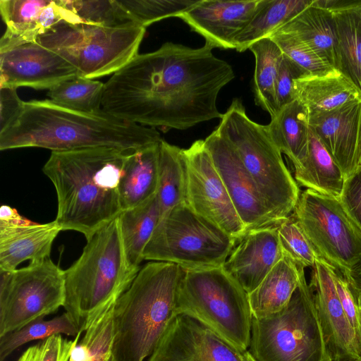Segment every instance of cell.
<instances>
[{"label": "cell", "instance_id": "obj_1", "mask_svg": "<svg viewBox=\"0 0 361 361\" xmlns=\"http://www.w3.org/2000/svg\"><path fill=\"white\" fill-rule=\"evenodd\" d=\"M212 49L169 42L137 54L104 83L102 111L154 128L186 130L221 119L217 97L235 74Z\"/></svg>", "mask_w": 361, "mask_h": 361}, {"label": "cell", "instance_id": "obj_2", "mask_svg": "<svg viewBox=\"0 0 361 361\" xmlns=\"http://www.w3.org/2000/svg\"><path fill=\"white\" fill-rule=\"evenodd\" d=\"M154 128L128 122L104 111L87 114L50 99L24 102L16 120L0 133V150L40 147L51 152L111 147L127 153L159 143Z\"/></svg>", "mask_w": 361, "mask_h": 361}, {"label": "cell", "instance_id": "obj_3", "mask_svg": "<svg viewBox=\"0 0 361 361\" xmlns=\"http://www.w3.org/2000/svg\"><path fill=\"white\" fill-rule=\"evenodd\" d=\"M129 154L111 147L51 152L42 171L56 191L61 231L88 240L119 216L118 183Z\"/></svg>", "mask_w": 361, "mask_h": 361}, {"label": "cell", "instance_id": "obj_4", "mask_svg": "<svg viewBox=\"0 0 361 361\" xmlns=\"http://www.w3.org/2000/svg\"><path fill=\"white\" fill-rule=\"evenodd\" d=\"M184 269L152 261L140 268L114 308L112 354L117 361H145L176 316Z\"/></svg>", "mask_w": 361, "mask_h": 361}, {"label": "cell", "instance_id": "obj_5", "mask_svg": "<svg viewBox=\"0 0 361 361\" xmlns=\"http://www.w3.org/2000/svg\"><path fill=\"white\" fill-rule=\"evenodd\" d=\"M139 270L127 261L118 217L87 240L80 257L64 271L63 307L81 334L116 302Z\"/></svg>", "mask_w": 361, "mask_h": 361}, {"label": "cell", "instance_id": "obj_6", "mask_svg": "<svg viewBox=\"0 0 361 361\" xmlns=\"http://www.w3.org/2000/svg\"><path fill=\"white\" fill-rule=\"evenodd\" d=\"M216 129L234 149L278 221L289 216L300 191L267 125L251 120L242 101L235 98Z\"/></svg>", "mask_w": 361, "mask_h": 361}, {"label": "cell", "instance_id": "obj_7", "mask_svg": "<svg viewBox=\"0 0 361 361\" xmlns=\"http://www.w3.org/2000/svg\"><path fill=\"white\" fill-rule=\"evenodd\" d=\"M178 314L196 319L243 353L249 348L253 316L248 293L223 266L184 269Z\"/></svg>", "mask_w": 361, "mask_h": 361}, {"label": "cell", "instance_id": "obj_8", "mask_svg": "<svg viewBox=\"0 0 361 361\" xmlns=\"http://www.w3.org/2000/svg\"><path fill=\"white\" fill-rule=\"evenodd\" d=\"M247 352L255 361H332L305 274L283 310L252 317Z\"/></svg>", "mask_w": 361, "mask_h": 361}, {"label": "cell", "instance_id": "obj_9", "mask_svg": "<svg viewBox=\"0 0 361 361\" xmlns=\"http://www.w3.org/2000/svg\"><path fill=\"white\" fill-rule=\"evenodd\" d=\"M145 32L138 25L108 27L62 21L36 42L69 62L80 77L94 79L114 74L138 54Z\"/></svg>", "mask_w": 361, "mask_h": 361}, {"label": "cell", "instance_id": "obj_10", "mask_svg": "<svg viewBox=\"0 0 361 361\" xmlns=\"http://www.w3.org/2000/svg\"><path fill=\"white\" fill-rule=\"evenodd\" d=\"M237 243L183 202L161 216L142 256L144 260L174 263L186 270L218 267Z\"/></svg>", "mask_w": 361, "mask_h": 361}, {"label": "cell", "instance_id": "obj_11", "mask_svg": "<svg viewBox=\"0 0 361 361\" xmlns=\"http://www.w3.org/2000/svg\"><path fill=\"white\" fill-rule=\"evenodd\" d=\"M65 299L64 271L50 257L0 270V336L54 313Z\"/></svg>", "mask_w": 361, "mask_h": 361}, {"label": "cell", "instance_id": "obj_12", "mask_svg": "<svg viewBox=\"0 0 361 361\" xmlns=\"http://www.w3.org/2000/svg\"><path fill=\"white\" fill-rule=\"evenodd\" d=\"M293 215L319 255L343 276L360 263L361 231L339 198L306 189Z\"/></svg>", "mask_w": 361, "mask_h": 361}, {"label": "cell", "instance_id": "obj_13", "mask_svg": "<svg viewBox=\"0 0 361 361\" xmlns=\"http://www.w3.org/2000/svg\"><path fill=\"white\" fill-rule=\"evenodd\" d=\"M185 202L238 242L247 233L203 140L183 149Z\"/></svg>", "mask_w": 361, "mask_h": 361}, {"label": "cell", "instance_id": "obj_14", "mask_svg": "<svg viewBox=\"0 0 361 361\" xmlns=\"http://www.w3.org/2000/svg\"><path fill=\"white\" fill-rule=\"evenodd\" d=\"M204 142L246 231L280 222L234 149L218 130L215 129Z\"/></svg>", "mask_w": 361, "mask_h": 361}, {"label": "cell", "instance_id": "obj_15", "mask_svg": "<svg viewBox=\"0 0 361 361\" xmlns=\"http://www.w3.org/2000/svg\"><path fill=\"white\" fill-rule=\"evenodd\" d=\"M78 76L73 66L36 41L0 49V87L49 90Z\"/></svg>", "mask_w": 361, "mask_h": 361}, {"label": "cell", "instance_id": "obj_16", "mask_svg": "<svg viewBox=\"0 0 361 361\" xmlns=\"http://www.w3.org/2000/svg\"><path fill=\"white\" fill-rule=\"evenodd\" d=\"M245 353L196 319L178 314L147 361H243Z\"/></svg>", "mask_w": 361, "mask_h": 361}, {"label": "cell", "instance_id": "obj_17", "mask_svg": "<svg viewBox=\"0 0 361 361\" xmlns=\"http://www.w3.org/2000/svg\"><path fill=\"white\" fill-rule=\"evenodd\" d=\"M334 267L319 257L312 267L310 288L332 361L361 359L357 335L338 298Z\"/></svg>", "mask_w": 361, "mask_h": 361}, {"label": "cell", "instance_id": "obj_18", "mask_svg": "<svg viewBox=\"0 0 361 361\" xmlns=\"http://www.w3.org/2000/svg\"><path fill=\"white\" fill-rule=\"evenodd\" d=\"M263 0H199L178 16L212 49H235L234 39L249 23Z\"/></svg>", "mask_w": 361, "mask_h": 361}, {"label": "cell", "instance_id": "obj_19", "mask_svg": "<svg viewBox=\"0 0 361 361\" xmlns=\"http://www.w3.org/2000/svg\"><path fill=\"white\" fill-rule=\"evenodd\" d=\"M61 231L54 221L31 222L8 205L0 209V270L12 271L25 260L49 258L54 240Z\"/></svg>", "mask_w": 361, "mask_h": 361}, {"label": "cell", "instance_id": "obj_20", "mask_svg": "<svg viewBox=\"0 0 361 361\" xmlns=\"http://www.w3.org/2000/svg\"><path fill=\"white\" fill-rule=\"evenodd\" d=\"M361 101L309 115V124L343 171L345 179L359 166Z\"/></svg>", "mask_w": 361, "mask_h": 361}, {"label": "cell", "instance_id": "obj_21", "mask_svg": "<svg viewBox=\"0 0 361 361\" xmlns=\"http://www.w3.org/2000/svg\"><path fill=\"white\" fill-rule=\"evenodd\" d=\"M0 13L6 30L0 49L36 41L60 22L82 23L63 0H0Z\"/></svg>", "mask_w": 361, "mask_h": 361}, {"label": "cell", "instance_id": "obj_22", "mask_svg": "<svg viewBox=\"0 0 361 361\" xmlns=\"http://www.w3.org/2000/svg\"><path fill=\"white\" fill-rule=\"evenodd\" d=\"M283 256L276 224L247 231L223 267L250 294Z\"/></svg>", "mask_w": 361, "mask_h": 361}, {"label": "cell", "instance_id": "obj_23", "mask_svg": "<svg viewBox=\"0 0 361 361\" xmlns=\"http://www.w3.org/2000/svg\"><path fill=\"white\" fill-rule=\"evenodd\" d=\"M293 96L307 108L309 114L329 111L348 102L361 101V92L336 68L303 74L295 79Z\"/></svg>", "mask_w": 361, "mask_h": 361}, {"label": "cell", "instance_id": "obj_24", "mask_svg": "<svg viewBox=\"0 0 361 361\" xmlns=\"http://www.w3.org/2000/svg\"><path fill=\"white\" fill-rule=\"evenodd\" d=\"M159 144L128 154L118 183L122 211L135 207L157 194Z\"/></svg>", "mask_w": 361, "mask_h": 361}, {"label": "cell", "instance_id": "obj_25", "mask_svg": "<svg viewBox=\"0 0 361 361\" xmlns=\"http://www.w3.org/2000/svg\"><path fill=\"white\" fill-rule=\"evenodd\" d=\"M304 274L303 267L283 255L259 285L248 294L253 317H268L283 310Z\"/></svg>", "mask_w": 361, "mask_h": 361}, {"label": "cell", "instance_id": "obj_26", "mask_svg": "<svg viewBox=\"0 0 361 361\" xmlns=\"http://www.w3.org/2000/svg\"><path fill=\"white\" fill-rule=\"evenodd\" d=\"M307 44L322 60L337 68V30L331 11L312 3L280 27Z\"/></svg>", "mask_w": 361, "mask_h": 361}, {"label": "cell", "instance_id": "obj_27", "mask_svg": "<svg viewBox=\"0 0 361 361\" xmlns=\"http://www.w3.org/2000/svg\"><path fill=\"white\" fill-rule=\"evenodd\" d=\"M294 169L298 185L319 194L340 197L345 180L344 173L311 128L307 157Z\"/></svg>", "mask_w": 361, "mask_h": 361}, {"label": "cell", "instance_id": "obj_28", "mask_svg": "<svg viewBox=\"0 0 361 361\" xmlns=\"http://www.w3.org/2000/svg\"><path fill=\"white\" fill-rule=\"evenodd\" d=\"M309 115L307 108L295 99L283 106L267 125L274 142L294 168L300 166L307 154Z\"/></svg>", "mask_w": 361, "mask_h": 361}, {"label": "cell", "instance_id": "obj_29", "mask_svg": "<svg viewBox=\"0 0 361 361\" xmlns=\"http://www.w3.org/2000/svg\"><path fill=\"white\" fill-rule=\"evenodd\" d=\"M161 216L156 194L142 204L122 211L118 216L125 254L132 268L140 269L143 252Z\"/></svg>", "mask_w": 361, "mask_h": 361}, {"label": "cell", "instance_id": "obj_30", "mask_svg": "<svg viewBox=\"0 0 361 361\" xmlns=\"http://www.w3.org/2000/svg\"><path fill=\"white\" fill-rule=\"evenodd\" d=\"M313 0H263L249 23L234 39L238 52L249 49L257 41L269 37L296 15L309 6Z\"/></svg>", "mask_w": 361, "mask_h": 361}, {"label": "cell", "instance_id": "obj_31", "mask_svg": "<svg viewBox=\"0 0 361 361\" xmlns=\"http://www.w3.org/2000/svg\"><path fill=\"white\" fill-rule=\"evenodd\" d=\"M249 49L255 59L253 80L255 104L267 111L271 118L279 111L276 98V84L283 54L270 37L255 42Z\"/></svg>", "mask_w": 361, "mask_h": 361}, {"label": "cell", "instance_id": "obj_32", "mask_svg": "<svg viewBox=\"0 0 361 361\" xmlns=\"http://www.w3.org/2000/svg\"><path fill=\"white\" fill-rule=\"evenodd\" d=\"M185 192L186 170L183 149L162 140L159 144L157 192L162 216L175 206L185 202Z\"/></svg>", "mask_w": 361, "mask_h": 361}, {"label": "cell", "instance_id": "obj_33", "mask_svg": "<svg viewBox=\"0 0 361 361\" xmlns=\"http://www.w3.org/2000/svg\"><path fill=\"white\" fill-rule=\"evenodd\" d=\"M329 11L337 30V68L361 92V22L347 11Z\"/></svg>", "mask_w": 361, "mask_h": 361}, {"label": "cell", "instance_id": "obj_34", "mask_svg": "<svg viewBox=\"0 0 361 361\" xmlns=\"http://www.w3.org/2000/svg\"><path fill=\"white\" fill-rule=\"evenodd\" d=\"M42 317L25 326L0 336V361H4L16 349L35 340H44L51 336L64 334L77 336L79 329L66 312L51 319Z\"/></svg>", "mask_w": 361, "mask_h": 361}, {"label": "cell", "instance_id": "obj_35", "mask_svg": "<svg viewBox=\"0 0 361 361\" xmlns=\"http://www.w3.org/2000/svg\"><path fill=\"white\" fill-rule=\"evenodd\" d=\"M104 83L78 76L64 80L49 90V99L54 104L77 111L99 114Z\"/></svg>", "mask_w": 361, "mask_h": 361}, {"label": "cell", "instance_id": "obj_36", "mask_svg": "<svg viewBox=\"0 0 361 361\" xmlns=\"http://www.w3.org/2000/svg\"><path fill=\"white\" fill-rule=\"evenodd\" d=\"M82 23L118 27L137 25L118 0H63Z\"/></svg>", "mask_w": 361, "mask_h": 361}, {"label": "cell", "instance_id": "obj_37", "mask_svg": "<svg viewBox=\"0 0 361 361\" xmlns=\"http://www.w3.org/2000/svg\"><path fill=\"white\" fill-rule=\"evenodd\" d=\"M199 0L118 1L133 22L144 27L161 20L177 17Z\"/></svg>", "mask_w": 361, "mask_h": 361}, {"label": "cell", "instance_id": "obj_38", "mask_svg": "<svg viewBox=\"0 0 361 361\" xmlns=\"http://www.w3.org/2000/svg\"><path fill=\"white\" fill-rule=\"evenodd\" d=\"M283 255L304 268L313 267L321 257L309 240L293 214L277 224Z\"/></svg>", "mask_w": 361, "mask_h": 361}, {"label": "cell", "instance_id": "obj_39", "mask_svg": "<svg viewBox=\"0 0 361 361\" xmlns=\"http://www.w3.org/2000/svg\"><path fill=\"white\" fill-rule=\"evenodd\" d=\"M284 55L295 63L305 73H319L334 67L322 60L307 44L296 36L279 28L269 37Z\"/></svg>", "mask_w": 361, "mask_h": 361}, {"label": "cell", "instance_id": "obj_40", "mask_svg": "<svg viewBox=\"0 0 361 361\" xmlns=\"http://www.w3.org/2000/svg\"><path fill=\"white\" fill-rule=\"evenodd\" d=\"M114 305L96 317L85 331L82 338L88 343L92 350L90 357L86 361H107L111 356Z\"/></svg>", "mask_w": 361, "mask_h": 361}, {"label": "cell", "instance_id": "obj_41", "mask_svg": "<svg viewBox=\"0 0 361 361\" xmlns=\"http://www.w3.org/2000/svg\"><path fill=\"white\" fill-rule=\"evenodd\" d=\"M81 334L74 340L61 334L51 336L27 348L16 361H68Z\"/></svg>", "mask_w": 361, "mask_h": 361}, {"label": "cell", "instance_id": "obj_42", "mask_svg": "<svg viewBox=\"0 0 361 361\" xmlns=\"http://www.w3.org/2000/svg\"><path fill=\"white\" fill-rule=\"evenodd\" d=\"M305 72L291 59L283 54L276 84V98L279 109L294 100V80Z\"/></svg>", "mask_w": 361, "mask_h": 361}, {"label": "cell", "instance_id": "obj_43", "mask_svg": "<svg viewBox=\"0 0 361 361\" xmlns=\"http://www.w3.org/2000/svg\"><path fill=\"white\" fill-rule=\"evenodd\" d=\"M339 200L361 231V166L345 179Z\"/></svg>", "mask_w": 361, "mask_h": 361}, {"label": "cell", "instance_id": "obj_44", "mask_svg": "<svg viewBox=\"0 0 361 361\" xmlns=\"http://www.w3.org/2000/svg\"><path fill=\"white\" fill-rule=\"evenodd\" d=\"M334 278L343 309L356 335H357L360 328V308L356 297L348 281L336 269H334Z\"/></svg>", "mask_w": 361, "mask_h": 361}, {"label": "cell", "instance_id": "obj_45", "mask_svg": "<svg viewBox=\"0 0 361 361\" xmlns=\"http://www.w3.org/2000/svg\"><path fill=\"white\" fill-rule=\"evenodd\" d=\"M24 102L18 97L16 89L0 87V133L8 128L23 109Z\"/></svg>", "mask_w": 361, "mask_h": 361}, {"label": "cell", "instance_id": "obj_46", "mask_svg": "<svg viewBox=\"0 0 361 361\" xmlns=\"http://www.w3.org/2000/svg\"><path fill=\"white\" fill-rule=\"evenodd\" d=\"M314 4L329 10H345L353 14L361 22V0H314Z\"/></svg>", "mask_w": 361, "mask_h": 361}, {"label": "cell", "instance_id": "obj_47", "mask_svg": "<svg viewBox=\"0 0 361 361\" xmlns=\"http://www.w3.org/2000/svg\"><path fill=\"white\" fill-rule=\"evenodd\" d=\"M343 276L348 281L353 293H361V261L351 271Z\"/></svg>", "mask_w": 361, "mask_h": 361}, {"label": "cell", "instance_id": "obj_48", "mask_svg": "<svg viewBox=\"0 0 361 361\" xmlns=\"http://www.w3.org/2000/svg\"><path fill=\"white\" fill-rule=\"evenodd\" d=\"M357 304H358L359 308H360V328H359V330L357 332V337L358 348H359L360 354L361 355V302L358 301V300H357Z\"/></svg>", "mask_w": 361, "mask_h": 361}, {"label": "cell", "instance_id": "obj_49", "mask_svg": "<svg viewBox=\"0 0 361 361\" xmlns=\"http://www.w3.org/2000/svg\"><path fill=\"white\" fill-rule=\"evenodd\" d=\"M243 361H255L250 355L246 351L243 355Z\"/></svg>", "mask_w": 361, "mask_h": 361}, {"label": "cell", "instance_id": "obj_50", "mask_svg": "<svg viewBox=\"0 0 361 361\" xmlns=\"http://www.w3.org/2000/svg\"><path fill=\"white\" fill-rule=\"evenodd\" d=\"M361 166V116H360V159L359 166Z\"/></svg>", "mask_w": 361, "mask_h": 361}, {"label": "cell", "instance_id": "obj_51", "mask_svg": "<svg viewBox=\"0 0 361 361\" xmlns=\"http://www.w3.org/2000/svg\"><path fill=\"white\" fill-rule=\"evenodd\" d=\"M356 297L357 300L361 302V293H353Z\"/></svg>", "mask_w": 361, "mask_h": 361}, {"label": "cell", "instance_id": "obj_52", "mask_svg": "<svg viewBox=\"0 0 361 361\" xmlns=\"http://www.w3.org/2000/svg\"><path fill=\"white\" fill-rule=\"evenodd\" d=\"M107 361H117V360H116V358L114 357V356L112 354L111 356L109 358V360Z\"/></svg>", "mask_w": 361, "mask_h": 361}, {"label": "cell", "instance_id": "obj_53", "mask_svg": "<svg viewBox=\"0 0 361 361\" xmlns=\"http://www.w3.org/2000/svg\"><path fill=\"white\" fill-rule=\"evenodd\" d=\"M355 361H361V359H360V360H355Z\"/></svg>", "mask_w": 361, "mask_h": 361}]
</instances>
